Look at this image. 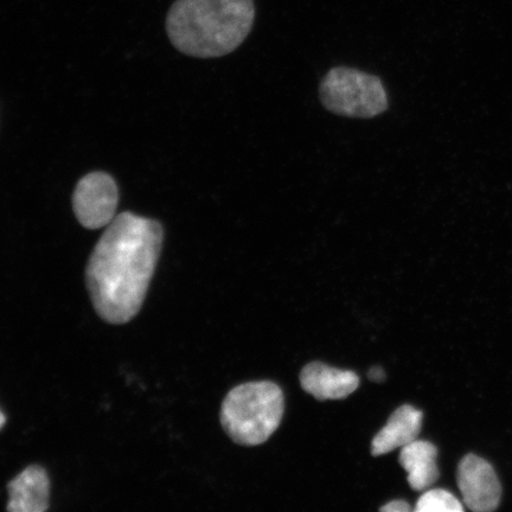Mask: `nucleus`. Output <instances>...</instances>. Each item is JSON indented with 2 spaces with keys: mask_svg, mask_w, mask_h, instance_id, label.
<instances>
[{
  "mask_svg": "<svg viewBox=\"0 0 512 512\" xmlns=\"http://www.w3.org/2000/svg\"><path fill=\"white\" fill-rule=\"evenodd\" d=\"M369 379L375 382H382L386 379V374H384V370L379 367L371 368L369 371Z\"/></svg>",
  "mask_w": 512,
  "mask_h": 512,
  "instance_id": "ddd939ff",
  "label": "nucleus"
},
{
  "mask_svg": "<svg viewBox=\"0 0 512 512\" xmlns=\"http://www.w3.org/2000/svg\"><path fill=\"white\" fill-rule=\"evenodd\" d=\"M254 21L253 0H176L166 17V32L182 54L217 59L246 41Z\"/></svg>",
  "mask_w": 512,
  "mask_h": 512,
  "instance_id": "f03ea898",
  "label": "nucleus"
},
{
  "mask_svg": "<svg viewBox=\"0 0 512 512\" xmlns=\"http://www.w3.org/2000/svg\"><path fill=\"white\" fill-rule=\"evenodd\" d=\"M8 489L11 512H43L49 508L50 482L41 466L27 467L11 480Z\"/></svg>",
  "mask_w": 512,
  "mask_h": 512,
  "instance_id": "6e6552de",
  "label": "nucleus"
},
{
  "mask_svg": "<svg viewBox=\"0 0 512 512\" xmlns=\"http://www.w3.org/2000/svg\"><path fill=\"white\" fill-rule=\"evenodd\" d=\"M422 420L424 414L413 406L405 405L396 409L371 443L373 456H383L413 443L421 432Z\"/></svg>",
  "mask_w": 512,
  "mask_h": 512,
  "instance_id": "1a4fd4ad",
  "label": "nucleus"
},
{
  "mask_svg": "<svg viewBox=\"0 0 512 512\" xmlns=\"http://www.w3.org/2000/svg\"><path fill=\"white\" fill-rule=\"evenodd\" d=\"M158 221L125 211L106 227L86 268V283L98 315L125 324L142 309L162 252Z\"/></svg>",
  "mask_w": 512,
  "mask_h": 512,
  "instance_id": "f257e3e1",
  "label": "nucleus"
},
{
  "mask_svg": "<svg viewBox=\"0 0 512 512\" xmlns=\"http://www.w3.org/2000/svg\"><path fill=\"white\" fill-rule=\"evenodd\" d=\"M300 386L304 392L319 401L343 400L356 392L360 386L357 374L312 362L300 373Z\"/></svg>",
  "mask_w": 512,
  "mask_h": 512,
  "instance_id": "0eeeda50",
  "label": "nucleus"
},
{
  "mask_svg": "<svg viewBox=\"0 0 512 512\" xmlns=\"http://www.w3.org/2000/svg\"><path fill=\"white\" fill-rule=\"evenodd\" d=\"M438 450L430 441L416 439L401 448L399 462L407 472L409 486L415 491H424L437 482Z\"/></svg>",
  "mask_w": 512,
  "mask_h": 512,
  "instance_id": "9d476101",
  "label": "nucleus"
},
{
  "mask_svg": "<svg viewBox=\"0 0 512 512\" xmlns=\"http://www.w3.org/2000/svg\"><path fill=\"white\" fill-rule=\"evenodd\" d=\"M72 202L74 214L82 227L91 230L106 228L117 213L118 185L106 172H91L76 184Z\"/></svg>",
  "mask_w": 512,
  "mask_h": 512,
  "instance_id": "39448f33",
  "label": "nucleus"
},
{
  "mask_svg": "<svg viewBox=\"0 0 512 512\" xmlns=\"http://www.w3.org/2000/svg\"><path fill=\"white\" fill-rule=\"evenodd\" d=\"M416 512H462L463 504L444 489L428 490L415 505Z\"/></svg>",
  "mask_w": 512,
  "mask_h": 512,
  "instance_id": "9b49d317",
  "label": "nucleus"
},
{
  "mask_svg": "<svg viewBox=\"0 0 512 512\" xmlns=\"http://www.w3.org/2000/svg\"><path fill=\"white\" fill-rule=\"evenodd\" d=\"M412 508L405 501H393L381 508L383 512H409Z\"/></svg>",
  "mask_w": 512,
  "mask_h": 512,
  "instance_id": "f8f14e48",
  "label": "nucleus"
},
{
  "mask_svg": "<svg viewBox=\"0 0 512 512\" xmlns=\"http://www.w3.org/2000/svg\"><path fill=\"white\" fill-rule=\"evenodd\" d=\"M457 480L463 501L475 512H490L498 508L502 486L494 467L476 454H467L458 465Z\"/></svg>",
  "mask_w": 512,
  "mask_h": 512,
  "instance_id": "423d86ee",
  "label": "nucleus"
},
{
  "mask_svg": "<svg viewBox=\"0 0 512 512\" xmlns=\"http://www.w3.org/2000/svg\"><path fill=\"white\" fill-rule=\"evenodd\" d=\"M5 422H6L5 415L3 414L2 411H0V431H2V428L5 425Z\"/></svg>",
  "mask_w": 512,
  "mask_h": 512,
  "instance_id": "4468645a",
  "label": "nucleus"
},
{
  "mask_svg": "<svg viewBox=\"0 0 512 512\" xmlns=\"http://www.w3.org/2000/svg\"><path fill=\"white\" fill-rule=\"evenodd\" d=\"M285 409L283 390L270 381L248 382L230 390L221 424L236 444L258 446L278 430Z\"/></svg>",
  "mask_w": 512,
  "mask_h": 512,
  "instance_id": "7ed1b4c3",
  "label": "nucleus"
},
{
  "mask_svg": "<svg viewBox=\"0 0 512 512\" xmlns=\"http://www.w3.org/2000/svg\"><path fill=\"white\" fill-rule=\"evenodd\" d=\"M319 100L326 111L351 119H373L389 108L387 89L379 76L344 66L325 74Z\"/></svg>",
  "mask_w": 512,
  "mask_h": 512,
  "instance_id": "20e7f679",
  "label": "nucleus"
}]
</instances>
